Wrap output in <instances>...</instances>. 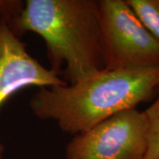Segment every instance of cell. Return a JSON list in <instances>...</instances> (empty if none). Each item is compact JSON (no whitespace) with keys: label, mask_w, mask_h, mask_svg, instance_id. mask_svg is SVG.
Here are the masks:
<instances>
[{"label":"cell","mask_w":159,"mask_h":159,"mask_svg":"<svg viewBox=\"0 0 159 159\" xmlns=\"http://www.w3.org/2000/svg\"><path fill=\"white\" fill-rule=\"evenodd\" d=\"M24 8L25 1L22 0H0V20L5 21L15 36Z\"/></svg>","instance_id":"obj_8"},{"label":"cell","mask_w":159,"mask_h":159,"mask_svg":"<svg viewBox=\"0 0 159 159\" xmlns=\"http://www.w3.org/2000/svg\"><path fill=\"white\" fill-rule=\"evenodd\" d=\"M67 84L51 68H46L29 54L26 45L0 20V106L28 87L47 88ZM5 147L0 142V159Z\"/></svg>","instance_id":"obj_5"},{"label":"cell","mask_w":159,"mask_h":159,"mask_svg":"<svg viewBox=\"0 0 159 159\" xmlns=\"http://www.w3.org/2000/svg\"><path fill=\"white\" fill-rule=\"evenodd\" d=\"M159 65L126 70L101 69L74 83L40 88L29 106L40 119L51 120L65 133L78 134L157 96Z\"/></svg>","instance_id":"obj_1"},{"label":"cell","mask_w":159,"mask_h":159,"mask_svg":"<svg viewBox=\"0 0 159 159\" xmlns=\"http://www.w3.org/2000/svg\"><path fill=\"white\" fill-rule=\"evenodd\" d=\"M148 123L143 111L125 110L75 134L66 144V159H144Z\"/></svg>","instance_id":"obj_4"},{"label":"cell","mask_w":159,"mask_h":159,"mask_svg":"<svg viewBox=\"0 0 159 159\" xmlns=\"http://www.w3.org/2000/svg\"><path fill=\"white\" fill-rule=\"evenodd\" d=\"M45 43L51 70L66 83L103 69L98 0H27L16 36Z\"/></svg>","instance_id":"obj_2"},{"label":"cell","mask_w":159,"mask_h":159,"mask_svg":"<svg viewBox=\"0 0 159 159\" xmlns=\"http://www.w3.org/2000/svg\"><path fill=\"white\" fill-rule=\"evenodd\" d=\"M126 2L159 43V0H126Z\"/></svg>","instance_id":"obj_6"},{"label":"cell","mask_w":159,"mask_h":159,"mask_svg":"<svg viewBox=\"0 0 159 159\" xmlns=\"http://www.w3.org/2000/svg\"><path fill=\"white\" fill-rule=\"evenodd\" d=\"M102 67L126 70L159 65V43L126 0H98Z\"/></svg>","instance_id":"obj_3"},{"label":"cell","mask_w":159,"mask_h":159,"mask_svg":"<svg viewBox=\"0 0 159 159\" xmlns=\"http://www.w3.org/2000/svg\"><path fill=\"white\" fill-rule=\"evenodd\" d=\"M154 99L143 111L148 123V148L144 159H159V87Z\"/></svg>","instance_id":"obj_7"}]
</instances>
